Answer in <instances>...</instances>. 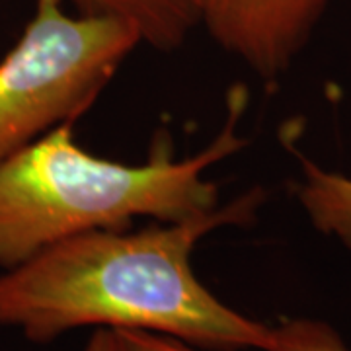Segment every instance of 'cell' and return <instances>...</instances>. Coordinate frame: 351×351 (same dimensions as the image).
I'll return each instance as SVG.
<instances>
[{"label":"cell","mask_w":351,"mask_h":351,"mask_svg":"<svg viewBox=\"0 0 351 351\" xmlns=\"http://www.w3.org/2000/svg\"><path fill=\"white\" fill-rule=\"evenodd\" d=\"M78 14L110 16L137 29L143 45L180 49L199 27L197 0H71Z\"/></svg>","instance_id":"5"},{"label":"cell","mask_w":351,"mask_h":351,"mask_svg":"<svg viewBox=\"0 0 351 351\" xmlns=\"http://www.w3.org/2000/svg\"><path fill=\"white\" fill-rule=\"evenodd\" d=\"M138 45L137 29L123 20L73 16L64 0H36L0 59V162L82 117Z\"/></svg>","instance_id":"3"},{"label":"cell","mask_w":351,"mask_h":351,"mask_svg":"<svg viewBox=\"0 0 351 351\" xmlns=\"http://www.w3.org/2000/svg\"><path fill=\"white\" fill-rule=\"evenodd\" d=\"M267 351H351L326 322L293 318L271 326Z\"/></svg>","instance_id":"7"},{"label":"cell","mask_w":351,"mask_h":351,"mask_svg":"<svg viewBox=\"0 0 351 351\" xmlns=\"http://www.w3.org/2000/svg\"><path fill=\"white\" fill-rule=\"evenodd\" d=\"M263 197L256 188L186 221L61 240L0 274V326L36 343L96 326L158 334L199 351H267L271 326L215 297L191 263L207 234L252 223Z\"/></svg>","instance_id":"1"},{"label":"cell","mask_w":351,"mask_h":351,"mask_svg":"<svg viewBox=\"0 0 351 351\" xmlns=\"http://www.w3.org/2000/svg\"><path fill=\"white\" fill-rule=\"evenodd\" d=\"M84 351H133L119 330L113 328H98L92 338L88 339Z\"/></svg>","instance_id":"9"},{"label":"cell","mask_w":351,"mask_h":351,"mask_svg":"<svg viewBox=\"0 0 351 351\" xmlns=\"http://www.w3.org/2000/svg\"><path fill=\"white\" fill-rule=\"evenodd\" d=\"M336 0H197L199 25L215 43L274 84L295 64Z\"/></svg>","instance_id":"4"},{"label":"cell","mask_w":351,"mask_h":351,"mask_svg":"<svg viewBox=\"0 0 351 351\" xmlns=\"http://www.w3.org/2000/svg\"><path fill=\"white\" fill-rule=\"evenodd\" d=\"M248 90L226 98L223 127L201 151L174 158L162 143L145 162L92 154L78 145L73 123L0 162V269H10L61 240L92 230L127 228L137 219L178 223L219 207V186L207 172L239 154Z\"/></svg>","instance_id":"2"},{"label":"cell","mask_w":351,"mask_h":351,"mask_svg":"<svg viewBox=\"0 0 351 351\" xmlns=\"http://www.w3.org/2000/svg\"><path fill=\"white\" fill-rule=\"evenodd\" d=\"M295 197L316 230L351 252V176L299 156Z\"/></svg>","instance_id":"6"},{"label":"cell","mask_w":351,"mask_h":351,"mask_svg":"<svg viewBox=\"0 0 351 351\" xmlns=\"http://www.w3.org/2000/svg\"><path fill=\"white\" fill-rule=\"evenodd\" d=\"M119 332L123 334V338L133 351H199L184 341L158 336V334L138 332V330H119Z\"/></svg>","instance_id":"8"}]
</instances>
